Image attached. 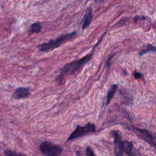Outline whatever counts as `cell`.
<instances>
[{
	"label": "cell",
	"instance_id": "6da1fadb",
	"mask_svg": "<svg viewBox=\"0 0 156 156\" xmlns=\"http://www.w3.org/2000/svg\"><path fill=\"white\" fill-rule=\"evenodd\" d=\"M92 54H88L85 57L74 62H71L65 65L60 70V73L57 79L58 83H61L66 75H70L74 73L76 71L79 69L83 65L87 63L91 58Z\"/></svg>",
	"mask_w": 156,
	"mask_h": 156
},
{
	"label": "cell",
	"instance_id": "7a4b0ae2",
	"mask_svg": "<svg viewBox=\"0 0 156 156\" xmlns=\"http://www.w3.org/2000/svg\"><path fill=\"white\" fill-rule=\"evenodd\" d=\"M76 35V32L74 31L69 34H67L63 35H62L54 40H49L48 42L42 43L38 46V49L40 52H47L51 51L53 49L59 47L63 43L71 40Z\"/></svg>",
	"mask_w": 156,
	"mask_h": 156
},
{
	"label": "cell",
	"instance_id": "3957f363",
	"mask_svg": "<svg viewBox=\"0 0 156 156\" xmlns=\"http://www.w3.org/2000/svg\"><path fill=\"white\" fill-rule=\"evenodd\" d=\"M40 152L45 156H58L62 152V147L50 141H44L40 146Z\"/></svg>",
	"mask_w": 156,
	"mask_h": 156
},
{
	"label": "cell",
	"instance_id": "277c9868",
	"mask_svg": "<svg viewBox=\"0 0 156 156\" xmlns=\"http://www.w3.org/2000/svg\"><path fill=\"white\" fill-rule=\"evenodd\" d=\"M96 130L95 126L92 123H88L84 126L77 125L75 130L71 133L68 138V141H71L77 138L81 137L90 133L94 132Z\"/></svg>",
	"mask_w": 156,
	"mask_h": 156
},
{
	"label": "cell",
	"instance_id": "5b68a950",
	"mask_svg": "<svg viewBox=\"0 0 156 156\" xmlns=\"http://www.w3.org/2000/svg\"><path fill=\"white\" fill-rule=\"evenodd\" d=\"M132 129L133 132H135L140 138L142 139L143 140H144L145 141L147 142L153 146H155V137L152 136V135L151 133H149L147 130L136 127H133Z\"/></svg>",
	"mask_w": 156,
	"mask_h": 156
},
{
	"label": "cell",
	"instance_id": "8992f818",
	"mask_svg": "<svg viewBox=\"0 0 156 156\" xmlns=\"http://www.w3.org/2000/svg\"><path fill=\"white\" fill-rule=\"evenodd\" d=\"M112 134L114 138V146H115V154L116 156H122L123 154V148L121 135L119 131L113 130L112 132Z\"/></svg>",
	"mask_w": 156,
	"mask_h": 156
},
{
	"label": "cell",
	"instance_id": "52a82bcc",
	"mask_svg": "<svg viewBox=\"0 0 156 156\" xmlns=\"http://www.w3.org/2000/svg\"><path fill=\"white\" fill-rule=\"evenodd\" d=\"M29 96V90L28 88L20 87L15 90L12 94V97L15 99H20L26 98Z\"/></svg>",
	"mask_w": 156,
	"mask_h": 156
},
{
	"label": "cell",
	"instance_id": "ba28073f",
	"mask_svg": "<svg viewBox=\"0 0 156 156\" xmlns=\"http://www.w3.org/2000/svg\"><path fill=\"white\" fill-rule=\"evenodd\" d=\"M93 20V13L91 8H88L82 20V29L83 30L90 26Z\"/></svg>",
	"mask_w": 156,
	"mask_h": 156
},
{
	"label": "cell",
	"instance_id": "9c48e42d",
	"mask_svg": "<svg viewBox=\"0 0 156 156\" xmlns=\"http://www.w3.org/2000/svg\"><path fill=\"white\" fill-rule=\"evenodd\" d=\"M123 152H125L129 156H135L133 151V143L128 141H124L122 143Z\"/></svg>",
	"mask_w": 156,
	"mask_h": 156
},
{
	"label": "cell",
	"instance_id": "30bf717a",
	"mask_svg": "<svg viewBox=\"0 0 156 156\" xmlns=\"http://www.w3.org/2000/svg\"><path fill=\"white\" fill-rule=\"evenodd\" d=\"M118 85H112L110 88L109 89V90L107 92V101H106V105L108 104L111 101V99L113 98V97L114 96L116 89H117Z\"/></svg>",
	"mask_w": 156,
	"mask_h": 156
},
{
	"label": "cell",
	"instance_id": "8fae6325",
	"mask_svg": "<svg viewBox=\"0 0 156 156\" xmlns=\"http://www.w3.org/2000/svg\"><path fill=\"white\" fill-rule=\"evenodd\" d=\"M41 29V26L40 23H35L30 26V33H38Z\"/></svg>",
	"mask_w": 156,
	"mask_h": 156
},
{
	"label": "cell",
	"instance_id": "7c38bea8",
	"mask_svg": "<svg viewBox=\"0 0 156 156\" xmlns=\"http://www.w3.org/2000/svg\"><path fill=\"white\" fill-rule=\"evenodd\" d=\"M155 51H156V49H155V46H152V45H151V44H148L144 49L141 51L139 52V55H140V56H141V55H143L146 54V53L148 52H150V51L155 52Z\"/></svg>",
	"mask_w": 156,
	"mask_h": 156
},
{
	"label": "cell",
	"instance_id": "4fadbf2b",
	"mask_svg": "<svg viewBox=\"0 0 156 156\" xmlns=\"http://www.w3.org/2000/svg\"><path fill=\"white\" fill-rule=\"evenodd\" d=\"M4 154H5V156H25L23 154L18 153L14 151H5L4 152Z\"/></svg>",
	"mask_w": 156,
	"mask_h": 156
},
{
	"label": "cell",
	"instance_id": "5bb4252c",
	"mask_svg": "<svg viewBox=\"0 0 156 156\" xmlns=\"http://www.w3.org/2000/svg\"><path fill=\"white\" fill-rule=\"evenodd\" d=\"M86 154L87 156H95L93 151L90 147H87L86 149Z\"/></svg>",
	"mask_w": 156,
	"mask_h": 156
},
{
	"label": "cell",
	"instance_id": "9a60e30c",
	"mask_svg": "<svg viewBox=\"0 0 156 156\" xmlns=\"http://www.w3.org/2000/svg\"><path fill=\"white\" fill-rule=\"evenodd\" d=\"M134 77L135 79H141L142 77H143V75L141 73H139V72H137V71H135L134 73Z\"/></svg>",
	"mask_w": 156,
	"mask_h": 156
},
{
	"label": "cell",
	"instance_id": "2e32d148",
	"mask_svg": "<svg viewBox=\"0 0 156 156\" xmlns=\"http://www.w3.org/2000/svg\"><path fill=\"white\" fill-rule=\"evenodd\" d=\"M146 18V17L145 16H135V21L136 20L137 21V20L138 19H140V20H144Z\"/></svg>",
	"mask_w": 156,
	"mask_h": 156
},
{
	"label": "cell",
	"instance_id": "e0dca14e",
	"mask_svg": "<svg viewBox=\"0 0 156 156\" xmlns=\"http://www.w3.org/2000/svg\"></svg>",
	"mask_w": 156,
	"mask_h": 156
}]
</instances>
